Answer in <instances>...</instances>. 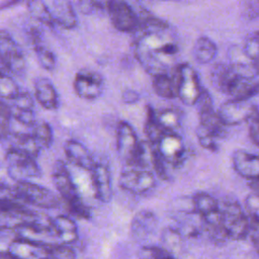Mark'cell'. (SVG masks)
<instances>
[{
    "instance_id": "48",
    "label": "cell",
    "mask_w": 259,
    "mask_h": 259,
    "mask_svg": "<svg viewBox=\"0 0 259 259\" xmlns=\"http://www.w3.org/2000/svg\"><path fill=\"white\" fill-rule=\"evenodd\" d=\"M158 1H173V0H158Z\"/></svg>"
},
{
    "instance_id": "38",
    "label": "cell",
    "mask_w": 259,
    "mask_h": 259,
    "mask_svg": "<svg viewBox=\"0 0 259 259\" xmlns=\"http://www.w3.org/2000/svg\"><path fill=\"white\" fill-rule=\"evenodd\" d=\"M12 116V109L5 100L2 99L0 103V125H1V138L6 140L11 134L10 119Z\"/></svg>"
},
{
    "instance_id": "8",
    "label": "cell",
    "mask_w": 259,
    "mask_h": 259,
    "mask_svg": "<svg viewBox=\"0 0 259 259\" xmlns=\"http://www.w3.org/2000/svg\"><path fill=\"white\" fill-rule=\"evenodd\" d=\"M218 113L224 123L229 126L249 122L259 113V110L257 106L251 102V99H229L220 106Z\"/></svg>"
},
{
    "instance_id": "15",
    "label": "cell",
    "mask_w": 259,
    "mask_h": 259,
    "mask_svg": "<svg viewBox=\"0 0 259 259\" xmlns=\"http://www.w3.org/2000/svg\"><path fill=\"white\" fill-rule=\"evenodd\" d=\"M234 170L251 181L259 179V156L244 150H236L232 156Z\"/></svg>"
},
{
    "instance_id": "28",
    "label": "cell",
    "mask_w": 259,
    "mask_h": 259,
    "mask_svg": "<svg viewBox=\"0 0 259 259\" xmlns=\"http://www.w3.org/2000/svg\"><path fill=\"white\" fill-rule=\"evenodd\" d=\"M144 130L148 142L152 145H157L166 133V131L162 127L157 118L156 111L151 106H147V117Z\"/></svg>"
},
{
    "instance_id": "1",
    "label": "cell",
    "mask_w": 259,
    "mask_h": 259,
    "mask_svg": "<svg viewBox=\"0 0 259 259\" xmlns=\"http://www.w3.org/2000/svg\"><path fill=\"white\" fill-rule=\"evenodd\" d=\"M134 31L133 49L138 62L153 77L167 73L176 65L180 51L178 38L168 22L143 10Z\"/></svg>"
},
{
    "instance_id": "14",
    "label": "cell",
    "mask_w": 259,
    "mask_h": 259,
    "mask_svg": "<svg viewBox=\"0 0 259 259\" xmlns=\"http://www.w3.org/2000/svg\"><path fill=\"white\" fill-rule=\"evenodd\" d=\"M49 248L48 244L15 238L9 243L7 252L16 259H47Z\"/></svg>"
},
{
    "instance_id": "24",
    "label": "cell",
    "mask_w": 259,
    "mask_h": 259,
    "mask_svg": "<svg viewBox=\"0 0 259 259\" xmlns=\"http://www.w3.org/2000/svg\"><path fill=\"white\" fill-rule=\"evenodd\" d=\"M9 138H11V146L12 148L18 149L26 154L36 158L41 150V147L36 142L34 137L32 136L31 132L23 133V132H11ZM8 138V139H9ZM7 139V140H8Z\"/></svg>"
},
{
    "instance_id": "20",
    "label": "cell",
    "mask_w": 259,
    "mask_h": 259,
    "mask_svg": "<svg viewBox=\"0 0 259 259\" xmlns=\"http://www.w3.org/2000/svg\"><path fill=\"white\" fill-rule=\"evenodd\" d=\"M237 76L238 74L231 64L218 63L210 71V82L218 91L228 95V92Z\"/></svg>"
},
{
    "instance_id": "35",
    "label": "cell",
    "mask_w": 259,
    "mask_h": 259,
    "mask_svg": "<svg viewBox=\"0 0 259 259\" xmlns=\"http://www.w3.org/2000/svg\"><path fill=\"white\" fill-rule=\"evenodd\" d=\"M196 137L198 140L199 145L208 150V151H218L219 149V139L212 134L210 133L208 130H206L205 127H203L202 125H198L196 128Z\"/></svg>"
},
{
    "instance_id": "17",
    "label": "cell",
    "mask_w": 259,
    "mask_h": 259,
    "mask_svg": "<svg viewBox=\"0 0 259 259\" xmlns=\"http://www.w3.org/2000/svg\"><path fill=\"white\" fill-rule=\"evenodd\" d=\"M64 150L68 160L83 170L91 171L96 164L89 150L82 143L76 140L67 141L64 146Z\"/></svg>"
},
{
    "instance_id": "9",
    "label": "cell",
    "mask_w": 259,
    "mask_h": 259,
    "mask_svg": "<svg viewBox=\"0 0 259 259\" xmlns=\"http://www.w3.org/2000/svg\"><path fill=\"white\" fill-rule=\"evenodd\" d=\"M106 10L112 25L121 32H134L140 22L139 13L124 0H108Z\"/></svg>"
},
{
    "instance_id": "10",
    "label": "cell",
    "mask_w": 259,
    "mask_h": 259,
    "mask_svg": "<svg viewBox=\"0 0 259 259\" xmlns=\"http://www.w3.org/2000/svg\"><path fill=\"white\" fill-rule=\"evenodd\" d=\"M154 146L165 163L173 167L181 166L186 159V146L179 133L166 132Z\"/></svg>"
},
{
    "instance_id": "31",
    "label": "cell",
    "mask_w": 259,
    "mask_h": 259,
    "mask_svg": "<svg viewBox=\"0 0 259 259\" xmlns=\"http://www.w3.org/2000/svg\"><path fill=\"white\" fill-rule=\"evenodd\" d=\"M157 118L166 132L178 133L181 127V112L177 108H162L156 111Z\"/></svg>"
},
{
    "instance_id": "45",
    "label": "cell",
    "mask_w": 259,
    "mask_h": 259,
    "mask_svg": "<svg viewBox=\"0 0 259 259\" xmlns=\"http://www.w3.org/2000/svg\"><path fill=\"white\" fill-rule=\"evenodd\" d=\"M91 4H93L97 10L98 9H106V6H107V2L108 0H88Z\"/></svg>"
},
{
    "instance_id": "21",
    "label": "cell",
    "mask_w": 259,
    "mask_h": 259,
    "mask_svg": "<svg viewBox=\"0 0 259 259\" xmlns=\"http://www.w3.org/2000/svg\"><path fill=\"white\" fill-rule=\"evenodd\" d=\"M34 96L38 103L48 110L59 107V95L53 83L47 78H38L34 82Z\"/></svg>"
},
{
    "instance_id": "40",
    "label": "cell",
    "mask_w": 259,
    "mask_h": 259,
    "mask_svg": "<svg viewBox=\"0 0 259 259\" xmlns=\"http://www.w3.org/2000/svg\"><path fill=\"white\" fill-rule=\"evenodd\" d=\"M240 10L245 19H257L259 17V0H241Z\"/></svg>"
},
{
    "instance_id": "6",
    "label": "cell",
    "mask_w": 259,
    "mask_h": 259,
    "mask_svg": "<svg viewBox=\"0 0 259 259\" xmlns=\"http://www.w3.org/2000/svg\"><path fill=\"white\" fill-rule=\"evenodd\" d=\"M177 76V97L185 105L196 104L203 88L197 72L187 63H180L176 66Z\"/></svg>"
},
{
    "instance_id": "11",
    "label": "cell",
    "mask_w": 259,
    "mask_h": 259,
    "mask_svg": "<svg viewBox=\"0 0 259 259\" xmlns=\"http://www.w3.org/2000/svg\"><path fill=\"white\" fill-rule=\"evenodd\" d=\"M119 185L128 192L142 194L154 187L155 175L148 168L127 167L119 176Z\"/></svg>"
},
{
    "instance_id": "3",
    "label": "cell",
    "mask_w": 259,
    "mask_h": 259,
    "mask_svg": "<svg viewBox=\"0 0 259 259\" xmlns=\"http://www.w3.org/2000/svg\"><path fill=\"white\" fill-rule=\"evenodd\" d=\"M220 210L228 238L236 241L245 239L250 233L251 225L239 202L230 198L225 199L220 202Z\"/></svg>"
},
{
    "instance_id": "39",
    "label": "cell",
    "mask_w": 259,
    "mask_h": 259,
    "mask_svg": "<svg viewBox=\"0 0 259 259\" xmlns=\"http://www.w3.org/2000/svg\"><path fill=\"white\" fill-rule=\"evenodd\" d=\"M245 207L247 215L251 219L252 223L259 225V193L253 192L245 198Z\"/></svg>"
},
{
    "instance_id": "16",
    "label": "cell",
    "mask_w": 259,
    "mask_h": 259,
    "mask_svg": "<svg viewBox=\"0 0 259 259\" xmlns=\"http://www.w3.org/2000/svg\"><path fill=\"white\" fill-rule=\"evenodd\" d=\"M90 173L95 196L101 202H109L112 196V186L108 167L104 164L96 163Z\"/></svg>"
},
{
    "instance_id": "44",
    "label": "cell",
    "mask_w": 259,
    "mask_h": 259,
    "mask_svg": "<svg viewBox=\"0 0 259 259\" xmlns=\"http://www.w3.org/2000/svg\"><path fill=\"white\" fill-rule=\"evenodd\" d=\"M139 99H140V94L133 89H126L122 93V100L125 103L133 104V103L138 102Z\"/></svg>"
},
{
    "instance_id": "37",
    "label": "cell",
    "mask_w": 259,
    "mask_h": 259,
    "mask_svg": "<svg viewBox=\"0 0 259 259\" xmlns=\"http://www.w3.org/2000/svg\"><path fill=\"white\" fill-rule=\"evenodd\" d=\"M47 259H76V253L66 244H52L50 245Z\"/></svg>"
},
{
    "instance_id": "13",
    "label": "cell",
    "mask_w": 259,
    "mask_h": 259,
    "mask_svg": "<svg viewBox=\"0 0 259 259\" xmlns=\"http://www.w3.org/2000/svg\"><path fill=\"white\" fill-rule=\"evenodd\" d=\"M15 238L23 239L31 242L41 243V244H58L55 243L54 240H58L57 236L53 230V228L49 226H45L39 224L36 221H31L27 223H23L14 229H12Z\"/></svg>"
},
{
    "instance_id": "46",
    "label": "cell",
    "mask_w": 259,
    "mask_h": 259,
    "mask_svg": "<svg viewBox=\"0 0 259 259\" xmlns=\"http://www.w3.org/2000/svg\"><path fill=\"white\" fill-rule=\"evenodd\" d=\"M250 185H251L254 189L259 190V179H258V180H254V181H252V182L250 183Z\"/></svg>"
},
{
    "instance_id": "32",
    "label": "cell",
    "mask_w": 259,
    "mask_h": 259,
    "mask_svg": "<svg viewBox=\"0 0 259 259\" xmlns=\"http://www.w3.org/2000/svg\"><path fill=\"white\" fill-rule=\"evenodd\" d=\"M31 134L42 148H49L53 142V131L46 121H37L31 130Z\"/></svg>"
},
{
    "instance_id": "34",
    "label": "cell",
    "mask_w": 259,
    "mask_h": 259,
    "mask_svg": "<svg viewBox=\"0 0 259 259\" xmlns=\"http://www.w3.org/2000/svg\"><path fill=\"white\" fill-rule=\"evenodd\" d=\"M39 65L47 71H53L56 67V58L54 53L42 42L33 47Z\"/></svg>"
},
{
    "instance_id": "43",
    "label": "cell",
    "mask_w": 259,
    "mask_h": 259,
    "mask_svg": "<svg viewBox=\"0 0 259 259\" xmlns=\"http://www.w3.org/2000/svg\"><path fill=\"white\" fill-rule=\"evenodd\" d=\"M249 137L252 142L259 147V113L255 115L249 122Z\"/></svg>"
},
{
    "instance_id": "27",
    "label": "cell",
    "mask_w": 259,
    "mask_h": 259,
    "mask_svg": "<svg viewBox=\"0 0 259 259\" xmlns=\"http://www.w3.org/2000/svg\"><path fill=\"white\" fill-rule=\"evenodd\" d=\"M26 8L29 15L41 24L49 27L56 24L50 7L46 5L44 0H26Z\"/></svg>"
},
{
    "instance_id": "12",
    "label": "cell",
    "mask_w": 259,
    "mask_h": 259,
    "mask_svg": "<svg viewBox=\"0 0 259 259\" xmlns=\"http://www.w3.org/2000/svg\"><path fill=\"white\" fill-rule=\"evenodd\" d=\"M73 86L79 97L86 100H93L101 95L104 80L98 72L90 69H82L76 74Z\"/></svg>"
},
{
    "instance_id": "41",
    "label": "cell",
    "mask_w": 259,
    "mask_h": 259,
    "mask_svg": "<svg viewBox=\"0 0 259 259\" xmlns=\"http://www.w3.org/2000/svg\"><path fill=\"white\" fill-rule=\"evenodd\" d=\"M12 108L17 110H32L34 101L28 91H20V93L11 101Z\"/></svg>"
},
{
    "instance_id": "5",
    "label": "cell",
    "mask_w": 259,
    "mask_h": 259,
    "mask_svg": "<svg viewBox=\"0 0 259 259\" xmlns=\"http://www.w3.org/2000/svg\"><path fill=\"white\" fill-rule=\"evenodd\" d=\"M13 191L17 199L36 207L56 208L60 204L59 198L53 191L30 181L16 182Z\"/></svg>"
},
{
    "instance_id": "33",
    "label": "cell",
    "mask_w": 259,
    "mask_h": 259,
    "mask_svg": "<svg viewBox=\"0 0 259 259\" xmlns=\"http://www.w3.org/2000/svg\"><path fill=\"white\" fill-rule=\"evenodd\" d=\"M20 93L15 80L9 74H2L0 77V95L3 100L12 101Z\"/></svg>"
},
{
    "instance_id": "19",
    "label": "cell",
    "mask_w": 259,
    "mask_h": 259,
    "mask_svg": "<svg viewBox=\"0 0 259 259\" xmlns=\"http://www.w3.org/2000/svg\"><path fill=\"white\" fill-rule=\"evenodd\" d=\"M58 242L61 244H71L78 239V229L75 221L68 215L59 214L50 221Z\"/></svg>"
},
{
    "instance_id": "30",
    "label": "cell",
    "mask_w": 259,
    "mask_h": 259,
    "mask_svg": "<svg viewBox=\"0 0 259 259\" xmlns=\"http://www.w3.org/2000/svg\"><path fill=\"white\" fill-rule=\"evenodd\" d=\"M156 224V218L153 212L143 210L136 214L132 222V234L138 238L150 233Z\"/></svg>"
},
{
    "instance_id": "23",
    "label": "cell",
    "mask_w": 259,
    "mask_h": 259,
    "mask_svg": "<svg viewBox=\"0 0 259 259\" xmlns=\"http://www.w3.org/2000/svg\"><path fill=\"white\" fill-rule=\"evenodd\" d=\"M259 94V78H245L237 76L228 95L231 99H251Z\"/></svg>"
},
{
    "instance_id": "47",
    "label": "cell",
    "mask_w": 259,
    "mask_h": 259,
    "mask_svg": "<svg viewBox=\"0 0 259 259\" xmlns=\"http://www.w3.org/2000/svg\"><path fill=\"white\" fill-rule=\"evenodd\" d=\"M254 35L256 36V38H257V40H258V42H259V31H256V32H254Z\"/></svg>"
},
{
    "instance_id": "18",
    "label": "cell",
    "mask_w": 259,
    "mask_h": 259,
    "mask_svg": "<svg viewBox=\"0 0 259 259\" xmlns=\"http://www.w3.org/2000/svg\"><path fill=\"white\" fill-rule=\"evenodd\" d=\"M50 10L56 24L66 29L77 26L78 17L71 0H52Z\"/></svg>"
},
{
    "instance_id": "7",
    "label": "cell",
    "mask_w": 259,
    "mask_h": 259,
    "mask_svg": "<svg viewBox=\"0 0 259 259\" xmlns=\"http://www.w3.org/2000/svg\"><path fill=\"white\" fill-rule=\"evenodd\" d=\"M25 68L22 50L5 29L0 33V72L2 74L19 75Z\"/></svg>"
},
{
    "instance_id": "29",
    "label": "cell",
    "mask_w": 259,
    "mask_h": 259,
    "mask_svg": "<svg viewBox=\"0 0 259 259\" xmlns=\"http://www.w3.org/2000/svg\"><path fill=\"white\" fill-rule=\"evenodd\" d=\"M194 211L200 217H205L220 208V202L206 192H197L192 197Z\"/></svg>"
},
{
    "instance_id": "42",
    "label": "cell",
    "mask_w": 259,
    "mask_h": 259,
    "mask_svg": "<svg viewBox=\"0 0 259 259\" xmlns=\"http://www.w3.org/2000/svg\"><path fill=\"white\" fill-rule=\"evenodd\" d=\"M12 116L13 118L16 119L19 123L23 124L24 126L28 127H33L35 123L37 122L35 120V115L32 110H17V109H12Z\"/></svg>"
},
{
    "instance_id": "36",
    "label": "cell",
    "mask_w": 259,
    "mask_h": 259,
    "mask_svg": "<svg viewBox=\"0 0 259 259\" xmlns=\"http://www.w3.org/2000/svg\"><path fill=\"white\" fill-rule=\"evenodd\" d=\"M139 259H172V254L158 246H144L138 252Z\"/></svg>"
},
{
    "instance_id": "2",
    "label": "cell",
    "mask_w": 259,
    "mask_h": 259,
    "mask_svg": "<svg viewBox=\"0 0 259 259\" xmlns=\"http://www.w3.org/2000/svg\"><path fill=\"white\" fill-rule=\"evenodd\" d=\"M52 179L58 192L66 200L70 212L77 218L89 220L91 217L90 208L82 200L72 175L62 160L54 163Z\"/></svg>"
},
{
    "instance_id": "22",
    "label": "cell",
    "mask_w": 259,
    "mask_h": 259,
    "mask_svg": "<svg viewBox=\"0 0 259 259\" xmlns=\"http://www.w3.org/2000/svg\"><path fill=\"white\" fill-rule=\"evenodd\" d=\"M176 66L167 73L153 77V89L158 96L166 99L177 97Z\"/></svg>"
},
{
    "instance_id": "49",
    "label": "cell",
    "mask_w": 259,
    "mask_h": 259,
    "mask_svg": "<svg viewBox=\"0 0 259 259\" xmlns=\"http://www.w3.org/2000/svg\"><path fill=\"white\" fill-rule=\"evenodd\" d=\"M172 259H175V258H172Z\"/></svg>"
},
{
    "instance_id": "26",
    "label": "cell",
    "mask_w": 259,
    "mask_h": 259,
    "mask_svg": "<svg viewBox=\"0 0 259 259\" xmlns=\"http://www.w3.org/2000/svg\"><path fill=\"white\" fill-rule=\"evenodd\" d=\"M218 54L217 45L207 36H200L196 39L192 55L195 61L199 64H208L210 63Z\"/></svg>"
},
{
    "instance_id": "4",
    "label": "cell",
    "mask_w": 259,
    "mask_h": 259,
    "mask_svg": "<svg viewBox=\"0 0 259 259\" xmlns=\"http://www.w3.org/2000/svg\"><path fill=\"white\" fill-rule=\"evenodd\" d=\"M5 162L8 175L16 182L29 181V178L40 175L35 158L18 149L9 147L5 154Z\"/></svg>"
},
{
    "instance_id": "25",
    "label": "cell",
    "mask_w": 259,
    "mask_h": 259,
    "mask_svg": "<svg viewBox=\"0 0 259 259\" xmlns=\"http://www.w3.org/2000/svg\"><path fill=\"white\" fill-rule=\"evenodd\" d=\"M201 219L207 234L213 241L221 243L229 239L223 223V218L220 208L205 217H202Z\"/></svg>"
}]
</instances>
